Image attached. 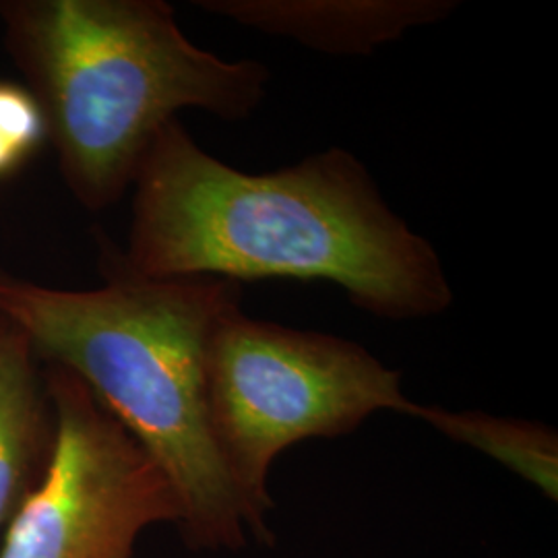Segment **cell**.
I'll return each mask as SVG.
<instances>
[{
  "mask_svg": "<svg viewBox=\"0 0 558 558\" xmlns=\"http://www.w3.org/2000/svg\"><path fill=\"white\" fill-rule=\"evenodd\" d=\"M100 246L137 278L329 281L393 323L453 306L437 248L389 207L352 151L329 147L251 174L205 151L179 119L141 161L126 246Z\"/></svg>",
  "mask_w": 558,
  "mask_h": 558,
  "instance_id": "cell-1",
  "label": "cell"
},
{
  "mask_svg": "<svg viewBox=\"0 0 558 558\" xmlns=\"http://www.w3.org/2000/svg\"><path fill=\"white\" fill-rule=\"evenodd\" d=\"M104 283L62 290L0 269V315L44 364L69 371L160 465L180 502L179 530L197 550L271 544L240 495L211 430L207 341L242 304L239 281L147 279L101 257Z\"/></svg>",
  "mask_w": 558,
  "mask_h": 558,
  "instance_id": "cell-2",
  "label": "cell"
},
{
  "mask_svg": "<svg viewBox=\"0 0 558 558\" xmlns=\"http://www.w3.org/2000/svg\"><path fill=\"white\" fill-rule=\"evenodd\" d=\"M4 48L40 104L60 177L83 209L119 203L182 110L255 114L269 71L189 40L163 0H0Z\"/></svg>",
  "mask_w": 558,
  "mask_h": 558,
  "instance_id": "cell-3",
  "label": "cell"
},
{
  "mask_svg": "<svg viewBox=\"0 0 558 558\" xmlns=\"http://www.w3.org/2000/svg\"><path fill=\"white\" fill-rule=\"evenodd\" d=\"M403 375L352 339L251 319L242 304L216 323L205 352L211 430L240 495L265 530L269 474L290 447L338 439L379 412L412 416Z\"/></svg>",
  "mask_w": 558,
  "mask_h": 558,
  "instance_id": "cell-4",
  "label": "cell"
},
{
  "mask_svg": "<svg viewBox=\"0 0 558 558\" xmlns=\"http://www.w3.org/2000/svg\"><path fill=\"white\" fill-rule=\"evenodd\" d=\"M54 437L46 470L0 538V558H133L154 525L179 527L160 465L69 371L44 364Z\"/></svg>",
  "mask_w": 558,
  "mask_h": 558,
  "instance_id": "cell-5",
  "label": "cell"
},
{
  "mask_svg": "<svg viewBox=\"0 0 558 558\" xmlns=\"http://www.w3.org/2000/svg\"><path fill=\"white\" fill-rule=\"evenodd\" d=\"M201 11L336 54L368 57L408 32L447 20L456 0H199Z\"/></svg>",
  "mask_w": 558,
  "mask_h": 558,
  "instance_id": "cell-6",
  "label": "cell"
},
{
  "mask_svg": "<svg viewBox=\"0 0 558 558\" xmlns=\"http://www.w3.org/2000/svg\"><path fill=\"white\" fill-rule=\"evenodd\" d=\"M52 437L44 362L20 327L0 315V538L41 478Z\"/></svg>",
  "mask_w": 558,
  "mask_h": 558,
  "instance_id": "cell-7",
  "label": "cell"
},
{
  "mask_svg": "<svg viewBox=\"0 0 558 558\" xmlns=\"http://www.w3.org/2000/svg\"><path fill=\"white\" fill-rule=\"evenodd\" d=\"M418 418L453 442L495 459L534 486L544 499L558 502L557 430L536 420L505 418L480 410H447L416 403Z\"/></svg>",
  "mask_w": 558,
  "mask_h": 558,
  "instance_id": "cell-8",
  "label": "cell"
},
{
  "mask_svg": "<svg viewBox=\"0 0 558 558\" xmlns=\"http://www.w3.org/2000/svg\"><path fill=\"white\" fill-rule=\"evenodd\" d=\"M46 137L40 104L23 83L0 81V180L17 174Z\"/></svg>",
  "mask_w": 558,
  "mask_h": 558,
  "instance_id": "cell-9",
  "label": "cell"
}]
</instances>
